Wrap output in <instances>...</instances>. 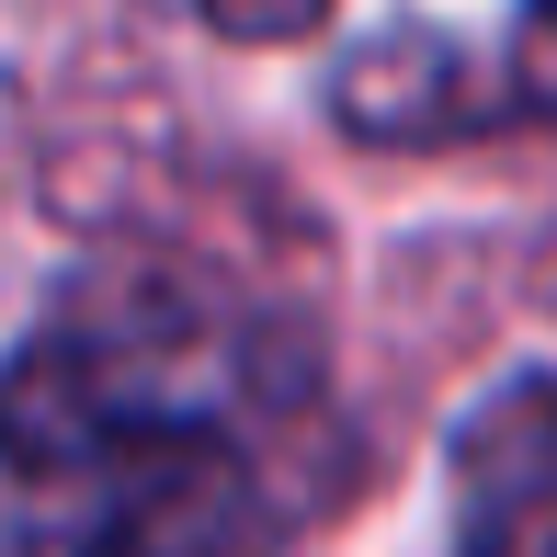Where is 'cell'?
Here are the masks:
<instances>
[{"mask_svg": "<svg viewBox=\"0 0 557 557\" xmlns=\"http://www.w3.org/2000/svg\"><path fill=\"white\" fill-rule=\"evenodd\" d=\"M262 352L206 296H91L0 364V557H250Z\"/></svg>", "mask_w": 557, "mask_h": 557, "instance_id": "obj_1", "label": "cell"}, {"mask_svg": "<svg viewBox=\"0 0 557 557\" xmlns=\"http://www.w3.org/2000/svg\"><path fill=\"white\" fill-rule=\"evenodd\" d=\"M331 114L364 148H455L557 125V0H512L500 23H398L342 58Z\"/></svg>", "mask_w": 557, "mask_h": 557, "instance_id": "obj_2", "label": "cell"}, {"mask_svg": "<svg viewBox=\"0 0 557 557\" xmlns=\"http://www.w3.org/2000/svg\"><path fill=\"white\" fill-rule=\"evenodd\" d=\"M455 557H557V375H500L444 444Z\"/></svg>", "mask_w": 557, "mask_h": 557, "instance_id": "obj_3", "label": "cell"}, {"mask_svg": "<svg viewBox=\"0 0 557 557\" xmlns=\"http://www.w3.org/2000/svg\"><path fill=\"white\" fill-rule=\"evenodd\" d=\"M194 12H206L216 35H239V46H296V35L331 23V0H194Z\"/></svg>", "mask_w": 557, "mask_h": 557, "instance_id": "obj_4", "label": "cell"}]
</instances>
